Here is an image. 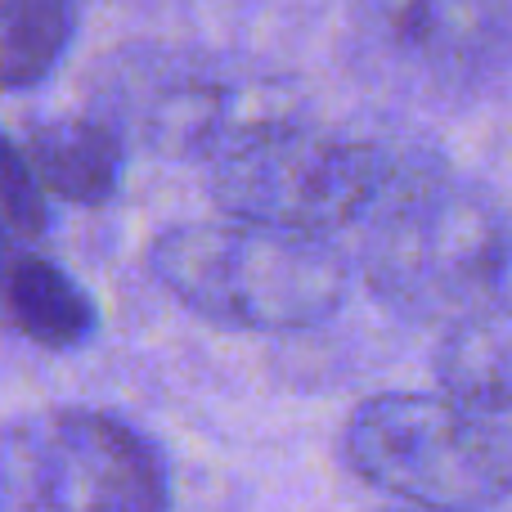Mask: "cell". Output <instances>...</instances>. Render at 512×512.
<instances>
[{
    "label": "cell",
    "instance_id": "6da1fadb",
    "mask_svg": "<svg viewBox=\"0 0 512 512\" xmlns=\"http://www.w3.org/2000/svg\"><path fill=\"white\" fill-rule=\"evenodd\" d=\"M508 216L445 158L414 149L360 225V274L387 310L414 324H463L499 306L508 283Z\"/></svg>",
    "mask_w": 512,
    "mask_h": 512
},
{
    "label": "cell",
    "instance_id": "7a4b0ae2",
    "mask_svg": "<svg viewBox=\"0 0 512 512\" xmlns=\"http://www.w3.org/2000/svg\"><path fill=\"white\" fill-rule=\"evenodd\" d=\"M90 117L122 135V144L212 167L256 135L306 122V104L292 77L248 59L135 41L99 59L90 77Z\"/></svg>",
    "mask_w": 512,
    "mask_h": 512
},
{
    "label": "cell",
    "instance_id": "3957f363",
    "mask_svg": "<svg viewBox=\"0 0 512 512\" xmlns=\"http://www.w3.org/2000/svg\"><path fill=\"white\" fill-rule=\"evenodd\" d=\"M149 270L180 306L243 333H297L342 310L351 265L328 239L248 221H194L158 234Z\"/></svg>",
    "mask_w": 512,
    "mask_h": 512
},
{
    "label": "cell",
    "instance_id": "277c9868",
    "mask_svg": "<svg viewBox=\"0 0 512 512\" xmlns=\"http://www.w3.org/2000/svg\"><path fill=\"white\" fill-rule=\"evenodd\" d=\"M409 153L414 144L288 122L212 162L207 194L230 221L301 239H333L369 221V212L405 171Z\"/></svg>",
    "mask_w": 512,
    "mask_h": 512
},
{
    "label": "cell",
    "instance_id": "5b68a950",
    "mask_svg": "<svg viewBox=\"0 0 512 512\" xmlns=\"http://www.w3.org/2000/svg\"><path fill=\"white\" fill-rule=\"evenodd\" d=\"M342 450L369 486L418 512H490L512 499V432L450 396L387 391L364 400Z\"/></svg>",
    "mask_w": 512,
    "mask_h": 512
},
{
    "label": "cell",
    "instance_id": "8992f818",
    "mask_svg": "<svg viewBox=\"0 0 512 512\" xmlns=\"http://www.w3.org/2000/svg\"><path fill=\"white\" fill-rule=\"evenodd\" d=\"M346 50L378 99L468 108L512 63V0H355Z\"/></svg>",
    "mask_w": 512,
    "mask_h": 512
},
{
    "label": "cell",
    "instance_id": "52a82bcc",
    "mask_svg": "<svg viewBox=\"0 0 512 512\" xmlns=\"http://www.w3.org/2000/svg\"><path fill=\"white\" fill-rule=\"evenodd\" d=\"M0 512H167V468L117 418L41 409L5 432Z\"/></svg>",
    "mask_w": 512,
    "mask_h": 512
},
{
    "label": "cell",
    "instance_id": "ba28073f",
    "mask_svg": "<svg viewBox=\"0 0 512 512\" xmlns=\"http://www.w3.org/2000/svg\"><path fill=\"white\" fill-rule=\"evenodd\" d=\"M45 194L72 207H104L122 185L126 144L99 117H54L18 140Z\"/></svg>",
    "mask_w": 512,
    "mask_h": 512
},
{
    "label": "cell",
    "instance_id": "9c48e42d",
    "mask_svg": "<svg viewBox=\"0 0 512 512\" xmlns=\"http://www.w3.org/2000/svg\"><path fill=\"white\" fill-rule=\"evenodd\" d=\"M9 324L45 351H72L95 333V306L86 288L36 252H14L5 270Z\"/></svg>",
    "mask_w": 512,
    "mask_h": 512
},
{
    "label": "cell",
    "instance_id": "30bf717a",
    "mask_svg": "<svg viewBox=\"0 0 512 512\" xmlns=\"http://www.w3.org/2000/svg\"><path fill=\"white\" fill-rule=\"evenodd\" d=\"M436 378L450 400L481 414L512 409V306H490L445 328L436 351Z\"/></svg>",
    "mask_w": 512,
    "mask_h": 512
},
{
    "label": "cell",
    "instance_id": "8fae6325",
    "mask_svg": "<svg viewBox=\"0 0 512 512\" xmlns=\"http://www.w3.org/2000/svg\"><path fill=\"white\" fill-rule=\"evenodd\" d=\"M0 18H5V86L32 90L68 54L81 0H5Z\"/></svg>",
    "mask_w": 512,
    "mask_h": 512
},
{
    "label": "cell",
    "instance_id": "7c38bea8",
    "mask_svg": "<svg viewBox=\"0 0 512 512\" xmlns=\"http://www.w3.org/2000/svg\"><path fill=\"white\" fill-rule=\"evenodd\" d=\"M5 230H9V243H36L50 230L45 185L36 180L32 162L23 158L18 140L5 144Z\"/></svg>",
    "mask_w": 512,
    "mask_h": 512
},
{
    "label": "cell",
    "instance_id": "4fadbf2b",
    "mask_svg": "<svg viewBox=\"0 0 512 512\" xmlns=\"http://www.w3.org/2000/svg\"><path fill=\"white\" fill-rule=\"evenodd\" d=\"M414 512H418V508H414Z\"/></svg>",
    "mask_w": 512,
    "mask_h": 512
}]
</instances>
